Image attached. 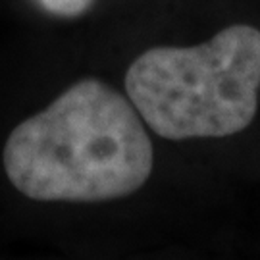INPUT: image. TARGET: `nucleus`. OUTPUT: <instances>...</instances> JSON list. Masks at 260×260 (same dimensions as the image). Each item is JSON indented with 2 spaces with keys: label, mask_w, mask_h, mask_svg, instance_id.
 <instances>
[{
  "label": "nucleus",
  "mask_w": 260,
  "mask_h": 260,
  "mask_svg": "<svg viewBox=\"0 0 260 260\" xmlns=\"http://www.w3.org/2000/svg\"><path fill=\"white\" fill-rule=\"evenodd\" d=\"M152 145L135 106L83 79L21 121L4 145L12 185L33 201L99 203L135 193L152 172Z\"/></svg>",
  "instance_id": "1"
},
{
  "label": "nucleus",
  "mask_w": 260,
  "mask_h": 260,
  "mask_svg": "<svg viewBox=\"0 0 260 260\" xmlns=\"http://www.w3.org/2000/svg\"><path fill=\"white\" fill-rule=\"evenodd\" d=\"M39 2L45 10L64 18L79 16L93 4V0H39Z\"/></svg>",
  "instance_id": "3"
},
{
  "label": "nucleus",
  "mask_w": 260,
  "mask_h": 260,
  "mask_svg": "<svg viewBox=\"0 0 260 260\" xmlns=\"http://www.w3.org/2000/svg\"><path fill=\"white\" fill-rule=\"evenodd\" d=\"M260 31L232 25L197 47L150 48L129 66L125 91L154 133L172 141L228 137L258 108Z\"/></svg>",
  "instance_id": "2"
}]
</instances>
